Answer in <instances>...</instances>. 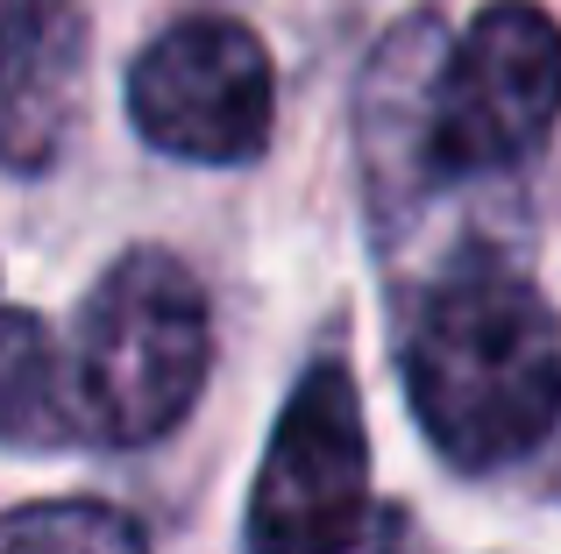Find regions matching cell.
Instances as JSON below:
<instances>
[{
    "label": "cell",
    "instance_id": "obj_1",
    "mask_svg": "<svg viewBox=\"0 0 561 554\" xmlns=\"http://www.w3.org/2000/svg\"><path fill=\"white\" fill-rule=\"evenodd\" d=\"M405 391L455 470H497L561 413V320L512 264H455L405 320Z\"/></svg>",
    "mask_w": 561,
    "mask_h": 554
},
{
    "label": "cell",
    "instance_id": "obj_2",
    "mask_svg": "<svg viewBox=\"0 0 561 554\" xmlns=\"http://www.w3.org/2000/svg\"><path fill=\"white\" fill-rule=\"evenodd\" d=\"M363 93L383 100L405 128H420L412 142L363 150L377 193L405 178V164L434 171V178L505 171L526 150H540V136H548L554 114H561V28L534 0H491L469 22L462 43H434L426 79L412 100H405V79H398L391 50H377Z\"/></svg>",
    "mask_w": 561,
    "mask_h": 554
},
{
    "label": "cell",
    "instance_id": "obj_3",
    "mask_svg": "<svg viewBox=\"0 0 561 554\" xmlns=\"http://www.w3.org/2000/svg\"><path fill=\"white\" fill-rule=\"evenodd\" d=\"M206 299L192 270L164 250H128L122 264L93 285L79 320V419L107 441H157L192 413L206 384Z\"/></svg>",
    "mask_w": 561,
    "mask_h": 554
},
{
    "label": "cell",
    "instance_id": "obj_4",
    "mask_svg": "<svg viewBox=\"0 0 561 554\" xmlns=\"http://www.w3.org/2000/svg\"><path fill=\"white\" fill-rule=\"evenodd\" d=\"M271 57L242 22H179L136 57L128 114L142 142L185 164H249L271 142Z\"/></svg>",
    "mask_w": 561,
    "mask_h": 554
},
{
    "label": "cell",
    "instance_id": "obj_5",
    "mask_svg": "<svg viewBox=\"0 0 561 554\" xmlns=\"http://www.w3.org/2000/svg\"><path fill=\"white\" fill-rule=\"evenodd\" d=\"M370 434L348 370L320 362L291 391L249 498V554H320L370 512Z\"/></svg>",
    "mask_w": 561,
    "mask_h": 554
},
{
    "label": "cell",
    "instance_id": "obj_6",
    "mask_svg": "<svg viewBox=\"0 0 561 554\" xmlns=\"http://www.w3.org/2000/svg\"><path fill=\"white\" fill-rule=\"evenodd\" d=\"M79 71V0H0V157L43 164Z\"/></svg>",
    "mask_w": 561,
    "mask_h": 554
},
{
    "label": "cell",
    "instance_id": "obj_7",
    "mask_svg": "<svg viewBox=\"0 0 561 554\" xmlns=\"http://www.w3.org/2000/svg\"><path fill=\"white\" fill-rule=\"evenodd\" d=\"M79 427V391L65 384L50 327L0 305V448H57Z\"/></svg>",
    "mask_w": 561,
    "mask_h": 554
},
{
    "label": "cell",
    "instance_id": "obj_8",
    "mask_svg": "<svg viewBox=\"0 0 561 554\" xmlns=\"http://www.w3.org/2000/svg\"><path fill=\"white\" fill-rule=\"evenodd\" d=\"M0 554H142V533L107 505H28L0 519Z\"/></svg>",
    "mask_w": 561,
    "mask_h": 554
},
{
    "label": "cell",
    "instance_id": "obj_9",
    "mask_svg": "<svg viewBox=\"0 0 561 554\" xmlns=\"http://www.w3.org/2000/svg\"><path fill=\"white\" fill-rule=\"evenodd\" d=\"M320 554H420V541H412V519H405V512H391V505H370V512H363L356 527L342 533V541L320 547Z\"/></svg>",
    "mask_w": 561,
    "mask_h": 554
}]
</instances>
